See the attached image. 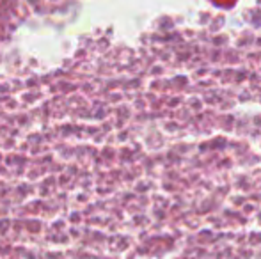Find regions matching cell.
Masks as SVG:
<instances>
[{"mask_svg": "<svg viewBox=\"0 0 261 259\" xmlns=\"http://www.w3.org/2000/svg\"><path fill=\"white\" fill-rule=\"evenodd\" d=\"M2 2V6H6V4L9 2H16V4H23V2H31V6H34V4H39V2H55V0H0Z\"/></svg>", "mask_w": 261, "mask_h": 259, "instance_id": "1", "label": "cell"}]
</instances>
